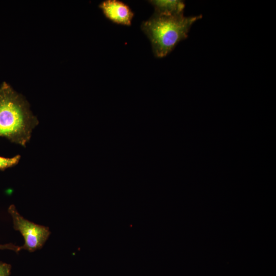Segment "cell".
<instances>
[{"label":"cell","instance_id":"6","mask_svg":"<svg viewBox=\"0 0 276 276\" xmlns=\"http://www.w3.org/2000/svg\"><path fill=\"white\" fill-rule=\"evenodd\" d=\"M20 159V156L19 155L11 158L0 156V170L4 171L6 169L15 166L19 163Z\"/></svg>","mask_w":276,"mask_h":276},{"label":"cell","instance_id":"8","mask_svg":"<svg viewBox=\"0 0 276 276\" xmlns=\"http://www.w3.org/2000/svg\"><path fill=\"white\" fill-rule=\"evenodd\" d=\"M9 249L14 251L16 252H19L21 249L20 246L15 245L13 243H8L5 244H0V250Z\"/></svg>","mask_w":276,"mask_h":276},{"label":"cell","instance_id":"7","mask_svg":"<svg viewBox=\"0 0 276 276\" xmlns=\"http://www.w3.org/2000/svg\"><path fill=\"white\" fill-rule=\"evenodd\" d=\"M11 269L10 264L0 261V276H10Z\"/></svg>","mask_w":276,"mask_h":276},{"label":"cell","instance_id":"3","mask_svg":"<svg viewBox=\"0 0 276 276\" xmlns=\"http://www.w3.org/2000/svg\"><path fill=\"white\" fill-rule=\"evenodd\" d=\"M8 213L13 220V227L24 237L25 243L21 249L33 252L42 248L51 232L49 227L29 221L21 216L13 204L9 206Z\"/></svg>","mask_w":276,"mask_h":276},{"label":"cell","instance_id":"1","mask_svg":"<svg viewBox=\"0 0 276 276\" xmlns=\"http://www.w3.org/2000/svg\"><path fill=\"white\" fill-rule=\"evenodd\" d=\"M38 123L22 96L4 82L0 87V137L26 147Z\"/></svg>","mask_w":276,"mask_h":276},{"label":"cell","instance_id":"2","mask_svg":"<svg viewBox=\"0 0 276 276\" xmlns=\"http://www.w3.org/2000/svg\"><path fill=\"white\" fill-rule=\"evenodd\" d=\"M201 15L185 17L183 14L165 16L153 14L143 21L141 28L151 41L154 55L167 56L180 41L188 37L192 25Z\"/></svg>","mask_w":276,"mask_h":276},{"label":"cell","instance_id":"4","mask_svg":"<svg viewBox=\"0 0 276 276\" xmlns=\"http://www.w3.org/2000/svg\"><path fill=\"white\" fill-rule=\"evenodd\" d=\"M105 16L113 23L129 26L134 16L130 7L118 0H106L99 5Z\"/></svg>","mask_w":276,"mask_h":276},{"label":"cell","instance_id":"5","mask_svg":"<svg viewBox=\"0 0 276 276\" xmlns=\"http://www.w3.org/2000/svg\"><path fill=\"white\" fill-rule=\"evenodd\" d=\"M154 8V14L165 16H175L183 14L185 7L183 1L178 0L149 1Z\"/></svg>","mask_w":276,"mask_h":276}]
</instances>
